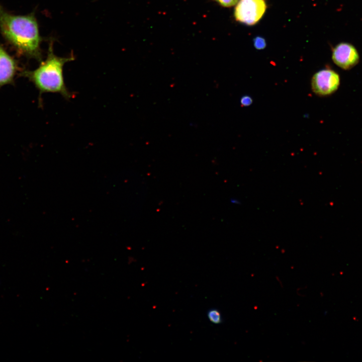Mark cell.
Listing matches in <instances>:
<instances>
[{
    "label": "cell",
    "mask_w": 362,
    "mask_h": 362,
    "mask_svg": "<svg viewBox=\"0 0 362 362\" xmlns=\"http://www.w3.org/2000/svg\"><path fill=\"white\" fill-rule=\"evenodd\" d=\"M231 202L233 204H238V201L235 199H232L231 200Z\"/></svg>",
    "instance_id": "11"
},
{
    "label": "cell",
    "mask_w": 362,
    "mask_h": 362,
    "mask_svg": "<svg viewBox=\"0 0 362 362\" xmlns=\"http://www.w3.org/2000/svg\"><path fill=\"white\" fill-rule=\"evenodd\" d=\"M254 46L257 49H264L266 46V42L262 37L257 36L253 39Z\"/></svg>",
    "instance_id": "8"
},
{
    "label": "cell",
    "mask_w": 362,
    "mask_h": 362,
    "mask_svg": "<svg viewBox=\"0 0 362 362\" xmlns=\"http://www.w3.org/2000/svg\"><path fill=\"white\" fill-rule=\"evenodd\" d=\"M74 59L73 56L61 57L54 54L53 43L49 44L47 57L36 69L26 72V76L35 85L40 94L58 93L69 99L72 94L66 87L63 77L64 64Z\"/></svg>",
    "instance_id": "2"
},
{
    "label": "cell",
    "mask_w": 362,
    "mask_h": 362,
    "mask_svg": "<svg viewBox=\"0 0 362 362\" xmlns=\"http://www.w3.org/2000/svg\"><path fill=\"white\" fill-rule=\"evenodd\" d=\"M0 30L4 37L20 53L40 59L41 39L33 14L14 15L0 6Z\"/></svg>",
    "instance_id": "1"
},
{
    "label": "cell",
    "mask_w": 362,
    "mask_h": 362,
    "mask_svg": "<svg viewBox=\"0 0 362 362\" xmlns=\"http://www.w3.org/2000/svg\"><path fill=\"white\" fill-rule=\"evenodd\" d=\"M332 59L341 69L348 70L358 63L359 56L354 46L347 42H341L334 47Z\"/></svg>",
    "instance_id": "5"
},
{
    "label": "cell",
    "mask_w": 362,
    "mask_h": 362,
    "mask_svg": "<svg viewBox=\"0 0 362 362\" xmlns=\"http://www.w3.org/2000/svg\"><path fill=\"white\" fill-rule=\"evenodd\" d=\"M339 74L331 69H323L316 72L311 80L313 92L319 96H327L335 92L340 85Z\"/></svg>",
    "instance_id": "4"
},
{
    "label": "cell",
    "mask_w": 362,
    "mask_h": 362,
    "mask_svg": "<svg viewBox=\"0 0 362 362\" xmlns=\"http://www.w3.org/2000/svg\"><path fill=\"white\" fill-rule=\"evenodd\" d=\"M223 7H231L235 5L238 0H214Z\"/></svg>",
    "instance_id": "9"
},
{
    "label": "cell",
    "mask_w": 362,
    "mask_h": 362,
    "mask_svg": "<svg viewBox=\"0 0 362 362\" xmlns=\"http://www.w3.org/2000/svg\"><path fill=\"white\" fill-rule=\"evenodd\" d=\"M252 103V99L250 96H243L240 100V103L242 106L244 107L249 106Z\"/></svg>",
    "instance_id": "10"
},
{
    "label": "cell",
    "mask_w": 362,
    "mask_h": 362,
    "mask_svg": "<svg viewBox=\"0 0 362 362\" xmlns=\"http://www.w3.org/2000/svg\"><path fill=\"white\" fill-rule=\"evenodd\" d=\"M17 70L15 61L0 45V87L13 81Z\"/></svg>",
    "instance_id": "6"
},
{
    "label": "cell",
    "mask_w": 362,
    "mask_h": 362,
    "mask_svg": "<svg viewBox=\"0 0 362 362\" xmlns=\"http://www.w3.org/2000/svg\"><path fill=\"white\" fill-rule=\"evenodd\" d=\"M265 10L264 0H240L235 8L234 14L237 21L252 25L259 21Z\"/></svg>",
    "instance_id": "3"
},
{
    "label": "cell",
    "mask_w": 362,
    "mask_h": 362,
    "mask_svg": "<svg viewBox=\"0 0 362 362\" xmlns=\"http://www.w3.org/2000/svg\"><path fill=\"white\" fill-rule=\"evenodd\" d=\"M207 317L209 321L215 324H219L222 322L223 319L221 314L219 310L215 308L208 310Z\"/></svg>",
    "instance_id": "7"
}]
</instances>
